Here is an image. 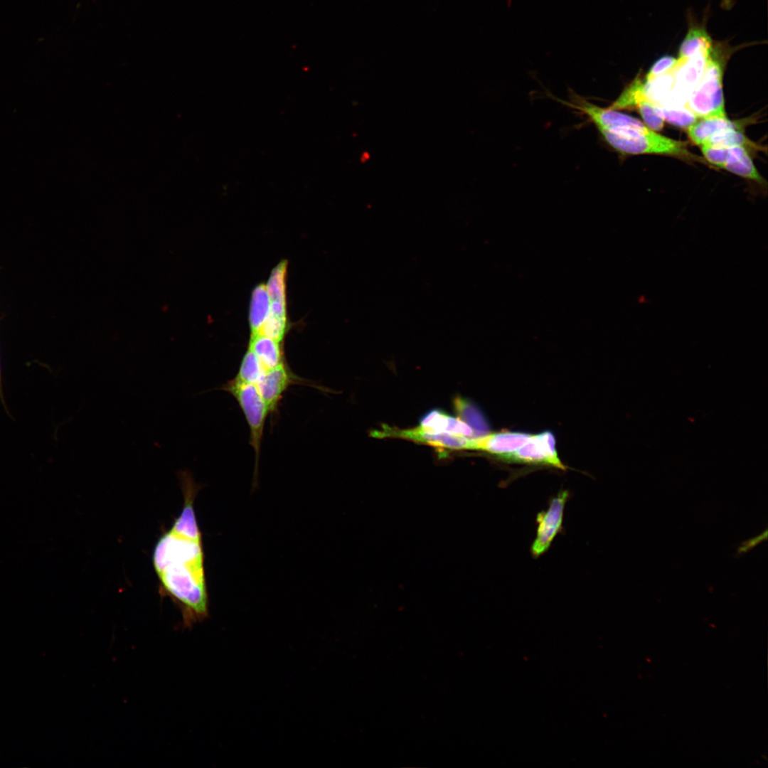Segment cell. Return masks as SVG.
Listing matches in <instances>:
<instances>
[{"label":"cell","instance_id":"27","mask_svg":"<svg viewBox=\"0 0 768 768\" xmlns=\"http://www.w3.org/2000/svg\"><path fill=\"white\" fill-rule=\"evenodd\" d=\"M0 395H2V391H1V369H0Z\"/></svg>","mask_w":768,"mask_h":768},{"label":"cell","instance_id":"3","mask_svg":"<svg viewBox=\"0 0 768 768\" xmlns=\"http://www.w3.org/2000/svg\"><path fill=\"white\" fill-rule=\"evenodd\" d=\"M223 390L235 398L244 413L250 428V444L255 454V479L257 477L261 444L265 424L270 412L255 384L245 383L235 379L228 382Z\"/></svg>","mask_w":768,"mask_h":768},{"label":"cell","instance_id":"15","mask_svg":"<svg viewBox=\"0 0 768 768\" xmlns=\"http://www.w3.org/2000/svg\"><path fill=\"white\" fill-rule=\"evenodd\" d=\"M713 46V41L706 30L700 26H694L689 29L682 41L678 59L683 60L698 54L708 53Z\"/></svg>","mask_w":768,"mask_h":768},{"label":"cell","instance_id":"9","mask_svg":"<svg viewBox=\"0 0 768 768\" xmlns=\"http://www.w3.org/2000/svg\"><path fill=\"white\" fill-rule=\"evenodd\" d=\"M530 436L529 434L515 432L487 434L473 438V449L484 451L500 457L519 449L528 441Z\"/></svg>","mask_w":768,"mask_h":768},{"label":"cell","instance_id":"4","mask_svg":"<svg viewBox=\"0 0 768 768\" xmlns=\"http://www.w3.org/2000/svg\"><path fill=\"white\" fill-rule=\"evenodd\" d=\"M604 140L622 154H663L688 159H695L683 142L675 140L649 131L631 136L605 134Z\"/></svg>","mask_w":768,"mask_h":768},{"label":"cell","instance_id":"2","mask_svg":"<svg viewBox=\"0 0 768 768\" xmlns=\"http://www.w3.org/2000/svg\"><path fill=\"white\" fill-rule=\"evenodd\" d=\"M720 48L713 45L701 79L685 105L698 117L725 112Z\"/></svg>","mask_w":768,"mask_h":768},{"label":"cell","instance_id":"17","mask_svg":"<svg viewBox=\"0 0 768 768\" xmlns=\"http://www.w3.org/2000/svg\"><path fill=\"white\" fill-rule=\"evenodd\" d=\"M454 406L458 417L471 427L476 437L487 434L489 430V425L476 405L464 398L457 397L454 400Z\"/></svg>","mask_w":768,"mask_h":768},{"label":"cell","instance_id":"11","mask_svg":"<svg viewBox=\"0 0 768 768\" xmlns=\"http://www.w3.org/2000/svg\"><path fill=\"white\" fill-rule=\"evenodd\" d=\"M731 129H737V124L722 112L698 117L687 130L691 141L700 146L714 135Z\"/></svg>","mask_w":768,"mask_h":768},{"label":"cell","instance_id":"22","mask_svg":"<svg viewBox=\"0 0 768 768\" xmlns=\"http://www.w3.org/2000/svg\"><path fill=\"white\" fill-rule=\"evenodd\" d=\"M645 93L646 84L636 77L608 108L619 110L634 107L638 99Z\"/></svg>","mask_w":768,"mask_h":768},{"label":"cell","instance_id":"6","mask_svg":"<svg viewBox=\"0 0 768 768\" xmlns=\"http://www.w3.org/2000/svg\"><path fill=\"white\" fill-rule=\"evenodd\" d=\"M569 497L568 491H559L549 501L548 508L537 514L535 538L530 548L533 558H538L547 552L555 538L562 532L564 510Z\"/></svg>","mask_w":768,"mask_h":768},{"label":"cell","instance_id":"16","mask_svg":"<svg viewBox=\"0 0 768 768\" xmlns=\"http://www.w3.org/2000/svg\"><path fill=\"white\" fill-rule=\"evenodd\" d=\"M270 311V299L267 286L259 284L252 292L250 309V326L251 335L259 334Z\"/></svg>","mask_w":768,"mask_h":768},{"label":"cell","instance_id":"23","mask_svg":"<svg viewBox=\"0 0 768 768\" xmlns=\"http://www.w3.org/2000/svg\"><path fill=\"white\" fill-rule=\"evenodd\" d=\"M747 143L749 141L741 131L737 129H731L714 135L703 144L728 147L737 145L745 146Z\"/></svg>","mask_w":768,"mask_h":768},{"label":"cell","instance_id":"14","mask_svg":"<svg viewBox=\"0 0 768 768\" xmlns=\"http://www.w3.org/2000/svg\"><path fill=\"white\" fill-rule=\"evenodd\" d=\"M248 348L255 354L266 370L284 363L279 342L266 336L251 335Z\"/></svg>","mask_w":768,"mask_h":768},{"label":"cell","instance_id":"25","mask_svg":"<svg viewBox=\"0 0 768 768\" xmlns=\"http://www.w3.org/2000/svg\"><path fill=\"white\" fill-rule=\"evenodd\" d=\"M676 58L668 55L663 56L657 60L651 67L646 76V83L671 71L676 64Z\"/></svg>","mask_w":768,"mask_h":768},{"label":"cell","instance_id":"24","mask_svg":"<svg viewBox=\"0 0 768 768\" xmlns=\"http://www.w3.org/2000/svg\"><path fill=\"white\" fill-rule=\"evenodd\" d=\"M700 147L705 159L711 164L722 168L727 162L728 147L715 146L708 144H703L700 146Z\"/></svg>","mask_w":768,"mask_h":768},{"label":"cell","instance_id":"5","mask_svg":"<svg viewBox=\"0 0 768 768\" xmlns=\"http://www.w3.org/2000/svg\"><path fill=\"white\" fill-rule=\"evenodd\" d=\"M370 435L376 438L395 437L427 444L439 449L462 450L473 449L474 439L447 432H436L417 427L401 430L383 425L380 430H375Z\"/></svg>","mask_w":768,"mask_h":768},{"label":"cell","instance_id":"18","mask_svg":"<svg viewBox=\"0 0 768 768\" xmlns=\"http://www.w3.org/2000/svg\"><path fill=\"white\" fill-rule=\"evenodd\" d=\"M266 371L255 354L248 348L244 355L235 380L255 384Z\"/></svg>","mask_w":768,"mask_h":768},{"label":"cell","instance_id":"26","mask_svg":"<svg viewBox=\"0 0 768 768\" xmlns=\"http://www.w3.org/2000/svg\"><path fill=\"white\" fill-rule=\"evenodd\" d=\"M767 538V530H765L762 533L757 536H755L751 539L744 541L737 548V554L742 555L747 553L753 548L757 546L761 542L766 540Z\"/></svg>","mask_w":768,"mask_h":768},{"label":"cell","instance_id":"19","mask_svg":"<svg viewBox=\"0 0 768 768\" xmlns=\"http://www.w3.org/2000/svg\"><path fill=\"white\" fill-rule=\"evenodd\" d=\"M287 262H281L276 266L270 277L267 289L270 302L286 304L285 275Z\"/></svg>","mask_w":768,"mask_h":768},{"label":"cell","instance_id":"21","mask_svg":"<svg viewBox=\"0 0 768 768\" xmlns=\"http://www.w3.org/2000/svg\"><path fill=\"white\" fill-rule=\"evenodd\" d=\"M634 107H636L644 120V124L649 129L654 132L663 129L664 120L658 114L656 104L647 97L646 93L639 98Z\"/></svg>","mask_w":768,"mask_h":768},{"label":"cell","instance_id":"1","mask_svg":"<svg viewBox=\"0 0 768 768\" xmlns=\"http://www.w3.org/2000/svg\"><path fill=\"white\" fill-rule=\"evenodd\" d=\"M177 476L183 510L156 542L152 561L161 586L180 607L183 626L190 627L208 615L202 535L193 507L201 486L188 469L179 470Z\"/></svg>","mask_w":768,"mask_h":768},{"label":"cell","instance_id":"8","mask_svg":"<svg viewBox=\"0 0 768 768\" xmlns=\"http://www.w3.org/2000/svg\"><path fill=\"white\" fill-rule=\"evenodd\" d=\"M284 363L267 370L256 383L270 412L277 409L283 394L295 380Z\"/></svg>","mask_w":768,"mask_h":768},{"label":"cell","instance_id":"20","mask_svg":"<svg viewBox=\"0 0 768 768\" xmlns=\"http://www.w3.org/2000/svg\"><path fill=\"white\" fill-rule=\"evenodd\" d=\"M656 110L664 121L686 129L698 118L686 105L682 108H676L661 107L656 104Z\"/></svg>","mask_w":768,"mask_h":768},{"label":"cell","instance_id":"12","mask_svg":"<svg viewBox=\"0 0 768 768\" xmlns=\"http://www.w3.org/2000/svg\"><path fill=\"white\" fill-rule=\"evenodd\" d=\"M420 422V427L436 432L464 437H471L474 434L471 427L459 417L447 415L438 409L427 412L421 417Z\"/></svg>","mask_w":768,"mask_h":768},{"label":"cell","instance_id":"13","mask_svg":"<svg viewBox=\"0 0 768 768\" xmlns=\"http://www.w3.org/2000/svg\"><path fill=\"white\" fill-rule=\"evenodd\" d=\"M722 168L760 185H766L765 180L758 172L745 146H728L727 161Z\"/></svg>","mask_w":768,"mask_h":768},{"label":"cell","instance_id":"10","mask_svg":"<svg viewBox=\"0 0 768 768\" xmlns=\"http://www.w3.org/2000/svg\"><path fill=\"white\" fill-rule=\"evenodd\" d=\"M710 51L706 54H698L687 60H681L677 58L676 64L671 72L675 74V88L681 94L689 97L697 86L703 75L707 58Z\"/></svg>","mask_w":768,"mask_h":768},{"label":"cell","instance_id":"7","mask_svg":"<svg viewBox=\"0 0 768 768\" xmlns=\"http://www.w3.org/2000/svg\"><path fill=\"white\" fill-rule=\"evenodd\" d=\"M500 458L507 462L543 464L562 470L566 468L558 456L555 439L550 432L531 435L528 441L519 449Z\"/></svg>","mask_w":768,"mask_h":768}]
</instances>
